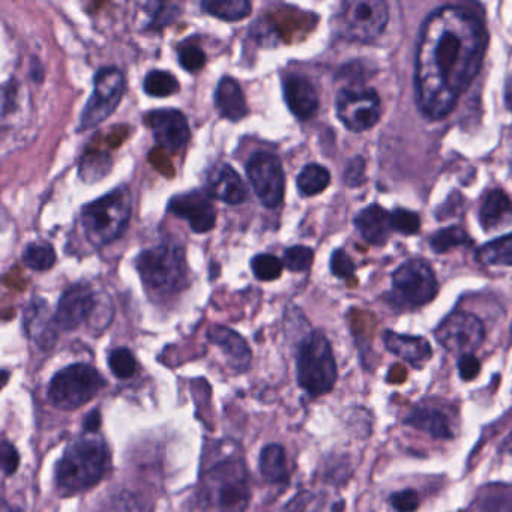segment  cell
<instances>
[{
	"mask_svg": "<svg viewBox=\"0 0 512 512\" xmlns=\"http://www.w3.org/2000/svg\"><path fill=\"white\" fill-rule=\"evenodd\" d=\"M487 32L478 17L461 7L434 11L416 47V101L431 121L446 118L478 76Z\"/></svg>",
	"mask_w": 512,
	"mask_h": 512,
	"instance_id": "1",
	"label": "cell"
},
{
	"mask_svg": "<svg viewBox=\"0 0 512 512\" xmlns=\"http://www.w3.org/2000/svg\"><path fill=\"white\" fill-rule=\"evenodd\" d=\"M109 461V448L100 436L79 437L68 445L56 464V487L65 496L89 490L104 478Z\"/></svg>",
	"mask_w": 512,
	"mask_h": 512,
	"instance_id": "2",
	"label": "cell"
},
{
	"mask_svg": "<svg viewBox=\"0 0 512 512\" xmlns=\"http://www.w3.org/2000/svg\"><path fill=\"white\" fill-rule=\"evenodd\" d=\"M205 499L220 512H245L251 499L250 475L238 457L215 461L202 476Z\"/></svg>",
	"mask_w": 512,
	"mask_h": 512,
	"instance_id": "3",
	"label": "cell"
},
{
	"mask_svg": "<svg viewBox=\"0 0 512 512\" xmlns=\"http://www.w3.org/2000/svg\"><path fill=\"white\" fill-rule=\"evenodd\" d=\"M133 197L127 187H119L100 197L82 209V226L86 238L95 247H106L122 233L130 223Z\"/></svg>",
	"mask_w": 512,
	"mask_h": 512,
	"instance_id": "4",
	"label": "cell"
},
{
	"mask_svg": "<svg viewBox=\"0 0 512 512\" xmlns=\"http://www.w3.org/2000/svg\"><path fill=\"white\" fill-rule=\"evenodd\" d=\"M296 374L299 386L311 397H320L334 389L337 364L331 344L322 332H310L299 344Z\"/></svg>",
	"mask_w": 512,
	"mask_h": 512,
	"instance_id": "5",
	"label": "cell"
},
{
	"mask_svg": "<svg viewBox=\"0 0 512 512\" xmlns=\"http://www.w3.org/2000/svg\"><path fill=\"white\" fill-rule=\"evenodd\" d=\"M136 268L145 286L158 295H172L187 284V260L178 245L163 244L142 251Z\"/></svg>",
	"mask_w": 512,
	"mask_h": 512,
	"instance_id": "6",
	"label": "cell"
},
{
	"mask_svg": "<svg viewBox=\"0 0 512 512\" xmlns=\"http://www.w3.org/2000/svg\"><path fill=\"white\" fill-rule=\"evenodd\" d=\"M104 386L106 380L92 365H68L50 380L49 400L56 409L71 412L97 397Z\"/></svg>",
	"mask_w": 512,
	"mask_h": 512,
	"instance_id": "7",
	"label": "cell"
},
{
	"mask_svg": "<svg viewBox=\"0 0 512 512\" xmlns=\"http://www.w3.org/2000/svg\"><path fill=\"white\" fill-rule=\"evenodd\" d=\"M394 302L401 308H418L433 301L439 292L436 275L425 260L412 259L392 274Z\"/></svg>",
	"mask_w": 512,
	"mask_h": 512,
	"instance_id": "8",
	"label": "cell"
},
{
	"mask_svg": "<svg viewBox=\"0 0 512 512\" xmlns=\"http://www.w3.org/2000/svg\"><path fill=\"white\" fill-rule=\"evenodd\" d=\"M388 5L382 0H350L341 7V32L355 43H373L388 25Z\"/></svg>",
	"mask_w": 512,
	"mask_h": 512,
	"instance_id": "9",
	"label": "cell"
},
{
	"mask_svg": "<svg viewBox=\"0 0 512 512\" xmlns=\"http://www.w3.org/2000/svg\"><path fill=\"white\" fill-rule=\"evenodd\" d=\"M125 92V77L119 68L106 67L94 79V92L83 109L80 125L85 130L98 127L113 115Z\"/></svg>",
	"mask_w": 512,
	"mask_h": 512,
	"instance_id": "10",
	"label": "cell"
},
{
	"mask_svg": "<svg viewBox=\"0 0 512 512\" xmlns=\"http://www.w3.org/2000/svg\"><path fill=\"white\" fill-rule=\"evenodd\" d=\"M335 106L338 119L353 133L371 130L382 115L379 95L370 88L341 89Z\"/></svg>",
	"mask_w": 512,
	"mask_h": 512,
	"instance_id": "11",
	"label": "cell"
},
{
	"mask_svg": "<svg viewBox=\"0 0 512 512\" xmlns=\"http://www.w3.org/2000/svg\"><path fill=\"white\" fill-rule=\"evenodd\" d=\"M245 172L260 203L268 209L278 208L286 187L280 158L269 152H256L248 160Z\"/></svg>",
	"mask_w": 512,
	"mask_h": 512,
	"instance_id": "12",
	"label": "cell"
},
{
	"mask_svg": "<svg viewBox=\"0 0 512 512\" xmlns=\"http://www.w3.org/2000/svg\"><path fill=\"white\" fill-rule=\"evenodd\" d=\"M436 338L448 352L460 356L473 355L484 343L485 329L475 314L455 311L440 323Z\"/></svg>",
	"mask_w": 512,
	"mask_h": 512,
	"instance_id": "13",
	"label": "cell"
},
{
	"mask_svg": "<svg viewBox=\"0 0 512 512\" xmlns=\"http://www.w3.org/2000/svg\"><path fill=\"white\" fill-rule=\"evenodd\" d=\"M97 301L98 295L89 284L77 283L65 290L55 313L59 331H74L83 323H89Z\"/></svg>",
	"mask_w": 512,
	"mask_h": 512,
	"instance_id": "14",
	"label": "cell"
},
{
	"mask_svg": "<svg viewBox=\"0 0 512 512\" xmlns=\"http://www.w3.org/2000/svg\"><path fill=\"white\" fill-rule=\"evenodd\" d=\"M169 211L188 221L191 230L196 233L211 232L217 223V209L208 191L203 193L196 190L173 196L169 202Z\"/></svg>",
	"mask_w": 512,
	"mask_h": 512,
	"instance_id": "15",
	"label": "cell"
},
{
	"mask_svg": "<svg viewBox=\"0 0 512 512\" xmlns=\"http://www.w3.org/2000/svg\"><path fill=\"white\" fill-rule=\"evenodd\" d=\"M146 122L161 148L176 152L187 145L191 137L190 125L184 113L175 109H160L149 113Z\"/></svg>",
	"mask_w": 512,
	"mask_h": 512,
	"instance_id": "16",
	"label": "cell"
},
{
	"mask_svg": "<svg viewBox=\"0 0 512 512\" xmlns=\"http://www.w3.org/2000/svg\"><path fill=\"white\" fill-rule=\"evenodd\" d=\"M23 326H25L26 335L41 350H49L55 346L59 329L55 322V314L53 316L50 314L49 305L44 299L35 298L26 307Z\"/></svg>",
	"mask_w": 512,
	"mask_h": 512,
	"instance_id": "17",
	"label": "cell"
},
{
	"mask_svg": "<svg viewBox=\"0 0 512 512\" xmlns=\"http://www.w3.org/2000/svg\"><path fill=\"white\" fill-rule=\"evenodd\" d=\"M206 190L212 199L227 205H241L247 200V187L238 172L229 164H218L209 170Z\"/></svg>",
	"mask_w": 512,
	"mask_h": 512,
	"instance_id": "18",
	"label": "cell"
},
{
	"mask_svg": "<svg viewBox=\"0 0 512 512\" xmlns=\"http://www.w3.org/2000/svg\"><path fill=\"white\" fill-rule=\"evenodd\" d=\"M404 424L430 434L434 439H452L455 424L451 413L436 404H419L404 419Z\"/></svg>",
	"mask_w": 512,
	"mask_h": 512,
	"instance_id": "19",
	"label": "cell"
},
{
	"mask_svg": "<svg viewBox=\"0 0 512 512\" xmlns=\"http://www.w3.org/2000/svg\"><path fill=\"white\" fill-rule=\"evenodd\" d=\"M283 91L287 106L296 118L308 121L316 116L319 110V95L307 77L292 74L284 80Z\"/></svg>",
	"mask_w": 512,
	"mask_h": 512,
	"instance_id": "20",
	"label": "cell"
},
{
	"mask_svg": "<svg viewBox=\"0 0 512 512\" xmlns=\"http://www.w3.org/2000/svg\"><path fill=\"white\" fill-rule=\"evenodd\" d=\"M208 340L220 347L233 370L247 371L253 361V353L247 341L238 332L226 326L214 325L209 328Z\"/></svg>",
	"mask_w": 512,
	"mask_h": 512,
	"instance_id": "21",
	"label": "cell"
},
{
	"mask_svg": "<svg viewBox=\"0 0 512 512\" xmlns=\"http://www.w3.org/2000/svg\"><path fill=\"white\" fill-rule=\"evenodd\" d=\"M355 227L368 244H386L392 232L391 214L382 206H368L356 215Z\"/></svg>",
	"mask_w": 512,
	"mask_h": 512,
	"instance_id": "22",
	"label": "cell"
},
{
	"mask_svg": "<svg viewBox=\"0 0 512 512\" xmlns=\"http://www.w3.org/2000/svg\"><path fill=\"white\" fill-rule=\"evenodd\" d=\"M385 346L389 352L415 367H422L433 355L430 343L425 338L401 335L392 331L385 334Z\"/></svg>",
	"mask_w": 512,
	"mask_h": 512,
	"instance_id": "23",
	"label": "cell"
},
{
	"mask_svg": "<svg viewBox=\"0 0 512 512\" xmlns=\"http://www.w3.org/2000/svg\"><path fill=\"white\" fill-rule=\"evenodd\" d=\"M479 223L485 232L503 229L512 223V202L502 190H493L482 200Z\"/></svg>",
	"mask_w": 512,
	"mask_h": 512,
	"instance_id": "24",
	"label": "cell"
},
{
	"mask_svg": "<svg viewBox=\"0 0 512 512\" xmlns=\"http://www.w3.org/2000/svg\"><path fill=\"white\" fill-rule=\"evenodd\" d=\"M215 104L221 116L229 121L238 122L248 113L247 101L241 85L232 77H223L215 91Z\"/></svg>",
	"mask_w": 512,
	"mask_h": 512,
	"instance_id": "25",
	"label": "cell"
},
{
	"mask_svg": "<svg viewBox=\"0 0 512 512\" xmlns=\"http://www.w3.org/2000/svg\"><path fill=\"white\" fill-rule=\"evenodd\" d=\"M260 473L269 484H284L289 481L286 451L277 443H269L260 452Z\"/></svg>",
	"mask_w": 512,
	"mask_h": 512,
	"instance_id": "26",
	"label": "cell"
},
{
	"mask_svg": "<svg viewBox=\"0 0 512 512\" xmlns=\"http://www.w3.org/2000/svg\"><path fill=\"white\" fill-rule=\"evenodd\" d=\"M202 10L224 22H239L250 16L251 4L247 0H205Z\"/></svg>",
	"mask_w": 512,
	"mask_h": 512,
	"instance_id": "27",
	"label": "cell"
},
{
	"mask_svg": "<svg viewBox=\"0 0 512 512\" xmlns=\"http://www.w3.org/2000/svg\"><path fill=\"white\" fill-rule=\"evenodd\" d=\"M296 184H298V190L301 191L302 196H317L329 187L331 175H329L328 169L320 164H308L299 173Z\"/></svg>",
	"mask_w": 512,
	"mask_h": 512,
	"instance_id": "28",
	"label": "cell"
},
{
	"mask_svg": "<svg viewBox=\"0 0 512 512\" xmlns=\"http://www.w3.org/2000/svg\"><path fill=\"white\" fill-rule=\"evenodd\" d=\"M476 260L488 266H512V233L479 248Z\"/></svg>",
	"mask_w": 512,
	"mask_h": 512,
	"instance_id": "29",
	"label": "cell"
},
{
	"mask_svg": "<svg viewBox=\"0 0 512 512\" xmlns=\"http://www.w3.org/2000/svg\"><path fill=\"white\" fill-rule=\"evenodd\" d=\"M143 89L149 97L166 98L179 92L178 79L169 71L154 70L146 76Z\"/></svg>",
	"mask_w": 512,
	"mask_h": 512,
	"instance_id": "30",
	"label": "cell"
},
{
	"mask_svg": "<svg viewBox=\"0 0 512 512\" xmlns=\"http://www.w3.org/2000/svg\"><path fill=\"white\" fill-rule=\"evenodd\" d=\"M23 262L34 271H49L55 266V248L46 242H32L23 251Z\"/></svg>",
	"mask_w": 512,
	"mask_h": 512,
	"instance_id": "31",
	"label": "cell"
},
{
	"mask_svg": "<svg viewBox=\"0 0 512 512\" xmlns=\"http://www.w3.org/2000/svg\"><path fill=\"white\" fill-rule=\"evenodd\" d=\"M472 239L464 232L461 227H448V229L440 230L436 235L431 238V248L436 251L437 254H445L446 251L452 250V248L460 247V245H470Z\"/></svg>",
	"mask_w": 512,
	"mask_h": 512,
	"instance_id": "32",
	"label": "cell"
},
{
	"mask_svg": "<svg viewBox=\"0 0 512 512\" xmlns=\"http://www.w3.org/2000/svg\"><path fill=\"white\" fill-rule=\"evenodd\" d=\"M109 367L118 379L128 380L136 376L137 361L127 347H118L109 355Z\"/></svg>",
	"mask_w": 512,
	"mask_h": 512,
	"instance_id": "33",
	"label": "cell"
},
{
	"mask_svg": "<svg viewBox=\"0 0 512 512\" xmlns=\"http://www.w3.org/2000/svg\"><path fill=\"white\" fill-rule=\"evenodd\" d=\"M284 263L278 257L272 254H257L251 260V271L256 275L257 280L260 281H274L280 278L283 272Z\"/></svg>",
	"mask_w": 512,
	"mask_h": 512,
	"instance_id": "34",
	"label": "cell"
},
{
	"mask_svg": "<svg viewBox=\"0 0 512 512\" xmlns=\"http://www.w3.org/2000/svg\"><path fill=\"white\" fill-rule=\"evenodd\" d=\"M314 253L311 248L304 245H295L284 251L283 263L289 271L304 272L308 271L313 265Z\"/></svg>",
	"mask_w": 512,
	"mask_h": 512,
	"instance_id": "35",
	"label": "cell"
},
{
	"mask_svg": "<svg viewBox=\"0 0 512 512\" xmlns=\"http://www.w3.org/2000/svg\"><path fill=\"white\" fill-rule=\"evenodd\" d=\"M179 64L190 73L202 70L206 64V55L199 46L193 43H185L179 47Z\"/></svg>",
	"mask_w": 512,
	"mask_h": 512,
	"instance_id": "36",
	"label": "cell"
},
{
	"mask_svg": "<svg viewBox=\"0 0 512 512\" xmlns=\"http://www.w3.org/2000/svg\"><path fill=\"white\" fill-rule=\"evenodd\" d=\"M392 230L403 235H415L421 227V220L415 212L406 209H395L391 212Z\"/></svg>",
	"mask_w": 512,
	"mask_h": 512,
	"instance_id": "37",
	"label": "cell"
},
{
	"mask_svg": "<svg viewBox=\"0 0 512 512\" xmlns=\"http://www.w3.org/2000/svg\"><path fill=\"white\" fill-rule=\"evenodd\" d=\"M146 10L151 14V29H161L172 23L178 17V8L175 5L146 4Z\"/></svg>",
	"mask_w": 512,
	"mask_h": 512,
	"instance_id": "38",
	"label": "cell"
},
{
	"mask_svg": "<svg viewBox=\"0 0 512 512\" xmlns=\"http://www.w3.org/2000/svg\"><path fill=\"white\" fill-rule=\"evenodd\" d=\"M392 508L397 512H415L419 508V496L415 490H401L391 496Z\"/></svg>",
	"mask_w": 512,
	"mask_h": 512,
	"instance_id": "39",
	"label": "cell"
},
{
	"mask_svg": "<svg viewBox=\"0 0 512 512\" xmlns=\"http://www.w3.org/2000/svg\"><path fill=\"white\" fill-rule=\"evenodd\" d=\"M331 271L338 278H349L355 274V265L346 251L337 250L332 254Z\"/></svg>",
	"mask_w": 512,
	"mask_h": 512,
	"instance_id": "40",
	"label": "cell"
},
{
	"mask_svg": "<svg viewBox=\"0 0 512 512\" xmlns=\"http://www.w3.org/2000/svg\"><path fill=\"white\" fill-rule=\"evenodd\" d=\"M0 455H2V470H4L5 476L14 475L16 470L19 469L20 463L19 452H17L16 446L8 442L7 439L2 440Z\"/></svg>",
	"mask_w": 512,
	"mask_h": 512,
	"instance_id": "41",
	"label": "cell"
},
{
	"mask_svg": "<svg viewBox=\"0 0 512 512\" xmlns=\"http://www.w3.org/2000/svg\"><path fill=\"white\" fill-rule=\"evenodd\" d=\"M481 371V362L478 361L475 355H463L458 359V373L460 377L466 382L475 379Z\"/></svg>",
	"mask_w": 512,
	"mask_h": 512,
	"instance_id": "42",
	"label": "cell"
},
{
	"mask_svg": "<svg viewBox=\"0 0 512 512\" xmlns=\"http://www.w3.org/2000/svg\"><path fill=\"white\" fill-rule=\"evenodd\" d=\"M365 163L362 158H355L352 163L347 167L346 175H344V179H346V184L350 185V187H359V185L364 184L365 181Z\"/></svg>",
	"mask_w": 512,
	"mask_h": 512,
	"instance_id": "43",
	"label": "cell"
},
{
	"mask_svg": "<svg viewBox=\"0 0 512 512\" xmlns=\"http://www.w3.org/2000/svg\"><path fill=\"white\" fill-rule=\"evenodd\" d=\"M251 32H253L254 38H256L262 46H274L275 41H277V37H275L274 32H272V26L269 25V23H262V20L256 22Z\"/></svg>",
	"mask_w": 512,
	"mask_h": 512,
	"instance_id": "44",
	"label": "cell"
},
{
	"mask_svg": "<svg viewBox=\"0 0 512 512\" xmlns=\"http://www.w3.org/2000/svg\"><path fill=\"white\" fill-rule=\"evenodd\" d=\"M311 502V494L308 491H301L296 494L289 503L283 506L278 512H305Z\"/></svg>",
	"mask_w": 512,
	"mask_h": 512,
	"instance_id": "45",
	"label": "cell"
},
{
	"mask_svg": "<svg viewBox=\"0 0 512 512\" xmlns=\"http://www.w3.org/2000/svg\"><path fill=\"white\" fill-rule=\"evenodd\" d=\"M83 427L88 434H95L101 427V413L100 410H92L83 422Z\"/></svg>",
	"mask_w": 512,
	"mask_h": 512,
	"instance_id": "46",
	"label": "cell"
},
{
	"mask_svg": "<svg viewBox=\"0 0 512 512\" xmlns=\"http://www.w3.org/2000/svg\"><path fill=\"white\" fill-rule=\"evenodd\" d=\"M505 101L506 106H508V109L512 112V76L509 77L508 83H506Z\"/></svg>",
	"mask_w": 512,
	"mask_h": 512,
	"instance_id": "47",
	"label": "cell"
},
{
	"mask_svg": "<svg viewBox=\"0 0 512 512\" xmlns=\"http://www.w3.org/2000/svg\"><path fill=\"white\" fill-rule=\"evenodd\" d=\"M2 512H23L22 509L14 508V506L8 505L7 502L2 503Z\"/></svg>",
	"mask_w": 512,
	"mask_h": 512,
	"instance_id": "48",
	"label": "cell"
},
{
	"mask_svg": "<svg viewBox=\"0 0 512 512\" xmlns=\"http://www.w3.org/2000/svg\"><path fill=\"white\" fill-rule=\"evenodd\" d=\"M503 449H505L506 452H509V454H512V433L509 434L508 439L503 443Z\"/></svg>",
	"mask_w": 512,
	"mask_h": 512,
	"instance_id": "49",
	"label": "cell"
},
{
	"mask_svg": "<svg viewBox=\"0 0 512 512\" xmlns=\"http://www.w3.org/2000/svg\"><path fill=\"white\" fill-rule=\"evenodd\" d=\"M511 338H512V326H511Z\"/></svg>",
	"mask_w": 512,
	"mask_h": 512,
	"instance_id": "50",
	"label": "cell"
},
{
	"mask_svg": "<svg viewBox=\"0 0 512 512\" xmlns=\"http://www.w3.org/2000/svg\"><path fill=\"white\" fill-rule=\"evenodd\" d=\"M511 173H512V166H511Z\"/></svg>",
	"mask_w": 512,
	"mask_h": 512,
	"instance_id": "51",
	"label": "cell"
}]
</instances>
